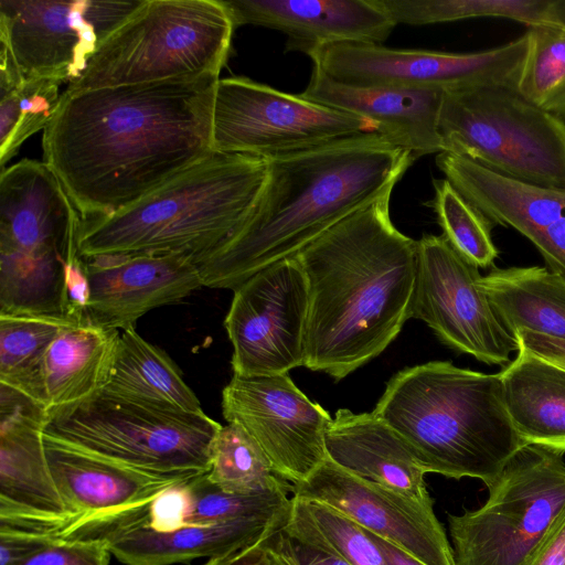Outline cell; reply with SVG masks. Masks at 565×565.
<instances>
[{
  "instance_id": "obj_1",
  "label": "cell",
  "mask_w": 565,
  "mask_h": 565,
  "mask_svg": "<svg viewBox=\"0 0 565 565\" xmlns=\"http://www.w3.org/2000/svg\"><path fill=\"white\" fill-rule=\"evenodd\" d=\"M220 77L65 89L42 137L83 221L141 200L213 152Z\"/></svg>"
},
{
  "instance_id": "obj_2",
  "label": "cell",
  "mask_w": 565,
  "mask_h": 565,
  "mask_svg": "<svg viewBox=\"0 0 565 565\" xmlns=\"http://www.w3.org/2000/svg\"><path fill=\"white\" fill-rule=\"evenodd\" d=\"M392 191L294 256L308 284L305 367L340 381L379 356L409 319L417 241L390 216Z\"/></svg>"
},
{
  "instance_id": "obj_3",
  "label": "cell",
  "mask_w": 565,
  "mask_h": 565,
  "mask_svg": "<svg viewBox=\"0 0 565 565\" xmlns=\"http://www.w3.org/2000/svg\"><path fill=\"white\" fill-rule=\"evenodd\" d=\"M268 177L248 221L196 262L204 287L234 290L296 256L337 223L393 191L414 157L364 134L268 158Z\"/></svg>"
},
{
  "instance_id": "obj_4",
  "label": "cell",
  "mask_w": 565,
  "mask_h": 565,
  "mask_svg": "<svg viewBox=\"0 0 565 565\" xmlns=\"http://www.w3.org/2000/svg\"><path fill=\"white\" fill-rule=\"evenodd\" d=\"M425 472L489 487L524 446L505 408L499 373L430 361L394 374L374 411Z\"/></svg>"
},
{
  "instance_id": "obj_5",
  "label": "cell",
  "mask_w": 565,
  "mask_h": 565,
  "mask_svg": "<svg viewBox=\"0 0 565 565\" xmlns=\"http://www.w3.org/2000/svg\"><path fill=\"white\" fill-rule=\"evenodd\" d=\"M267 177L266 158L213 151L130 206L82 220L79 253H182L198 262L248 221Z\"/></svg>"
},
{
  "instance_id": "obj_6",
  "label": "cell",
  "mask_w": 565,
  "mask_h": 565,
  "mask_svg": "<svg viewBox=\"0 0 565 565\" xmlns=\"http://www.w3.org/2000/svg\"><path fill=\"white\" fill-rule=\"evenodd\" d=\"M287 489L228 493L207 473L178 480L114 514L76 523L74 541L105 542L126 565H173L213 558L267 540L286 522Z\"/></svg>"
},
{
  "instance_id": "obj_7",
  "label": "cell",
  "mask_w": 565,
  "mask_h": 565,
  "mask_svg": "<svg viewBox=\"0 0 565 565\" xmlns=\"http://www.w3.org/2000/svg\"><path fill=\"white\" fill-rule=\"evenodd\" d=\"M82 218L53 170L24 159L0 174V315L66 318L64 271Z\"/></svg>"
},
{
  "instance_id": "obj_8",
  "label": "cell",
  "mask_w": 565,
  "mask_h": 565,
  "mask_svg": "<svg viewBox=\"0 0 565 565\" xmlns=\"http://www.w3.org/2000/svg\"><path fill=\"white\" fill-rule=\"evenodd\" d=\"M234 28L222 0H143L66 89L218 77Z\"/></svg>"
},
{
  "instance_id": "obj_9",
  "label": "cell",
  "mask_w": 565,
  "mask_h": 565,
  "mask_svg": "<svg viewBox=\"0 0 565 565\" xmlns=\"http://www.w3.org/2000/svg\"><path fill=\"white\" fill-rule=\"evenodd\" d=\"M47 414L44 435L161 479L207 473L222 427L204 412L164 409L103 392Z\"/></svg>"
},
{
  "instance_id": "obj_10",
  "label": "cell",
  "mask_w": 565,
  "mask_h": 565,
  "mask_svg": "<svg viewBox=\"0 0 565 565\" xmlns=\"http://www.w3.org/2000/svg\"><path fill=\"white\" fill-rule=\"evenodd\" d=\"M438 130L444 152L522 182L565 189V120L514 88L444 90Z\"/></svg>"
},
{
  "instance_id": "obj_11",
  "label": "cell",
  "mask_w": 565,
  "mask_h": 565,
  "mask_svg": "<svg viewBox=\"0 0 565 565\" xmlns=\"http://www.w3.org/2000/svg\"><path fill=\"white\" fill-rule=\"evenodd\" d=\"M477 510L448 515L456 565H521L565 507L564 452L524 445Z\"/></svg>"
},
{
  "instance_id": "obj_12",
  "label": "cell",
  "mask_w": 565,
  "mask_h": 565,
  "mask_svg": "<svg viewBox=\"0 0 565 565\" xmlns=\"http://www.w3.org/2000/svg\"><path fill=\"white\" fill-rule=\"evenodd\" d=\"M366 118L256 83L218 78L212 109V150L271 158L364 134Z\"/></svg>"
},
{
  "instance_id": "obj_13",
  "label": "cell",
  "mask_w": 565,
  "mask_h": 565,
  "mask_svg": "<svg viewBox=\"0 0 565 565\" xmlns=\"http://www.w3.org/2000/svg\"><path fill=\"white\" fill-rule=\"evenodd\" d=\"M529 50V34L471 53L398 50L382 44L337 42L307 55L315 71L341 84L408 89L518 88ZM518 90V89H516Z\"/></svg>"
},
{
  "instance_id": "obj_14",
  "label": "cell",
  "mask_w": 565,
  "mask_h": 565,
  "mask_svg": "<svg viewBox=\"0 0 565 565\" xmlns=\"http://www.w3.org/2000/svg\"><path fill=\"white\" fill-rule=\"evenodd\" d=\"M143 0H0V60L23 78L70 84Z\"/></svg>"
},
{
  "instance_id": "obj_15",
  "label": "cell",
  "mask_w": 565,
  "mask_h": 565,
  "mask_svg": "<svg viewBox=\"0 0 565 565\" xmlns=\"http://www.w3.org/2000/svg\"><path fill=\"white\" fill-rule=\"evenodd\" d=\"M478 267L444 235L417 241L409 318L424 321L447 347L490 365H507L519 343L480 287Z\"/></svg>"
},
{
  "instance_id": "obj_16",
  "label": "cell",
  "mask_w": 565,
  "mask_h": 565,
  "mask_svg": "<svg viewBox=\"0 0 565 565\" xmlns=\"http://www.w3.org/2000/svg\"><path fill=\"white\" fill-rule=\"evenodd\" d=\"M233 291L224 327L234 375H281L305 366L309 292L297 259L275 263Z\"/></svg>"
},
{
  "instance_id": "obj_17",
  "label": "cell",
  "mask_w": 565,
  "mask_h": 565,
  "mask_svg": "<svg viewBox=\"0 0 565 565\" xmlns=\"http://www.w3.org/2000/svg\"><path fill=\"white\" fill-rule=\"evenodd\" d=\"M47 409L0 384V534L51 537L75 521L49 468Z\"/></svg>"
},
{
  "instance_id": "obj_18",
  "label": "cell",
  "mask_w": 565,
  "mask_h": 565,
  "mask_svg": "<svg viewBox=\"0 0 565 565\" xmlns=\"http://www.w3.org/2000/svg\"><path fill=\"white\" fill-rule=\"evenodd\" d=\"M222 413L256 440L290 484L306 480L328 458L324 439L332 418L288 374L233 375L222 391Z\"/></svg>"
},
{
  "instance_id": "obj_19",
  "label": "cell",
  "mask_w": 565,
  "mask_h": 565,
  "mask_svg": "<svg viewBox=\"0 0 565 565\" xmlns=\"http://www.w3.org/2000/svg\"><path fill=\"white\" fill-rule=\"evenodd\" d=\"M289 492L342 512L425 565H456L434 501L423 502L361 479L329 458L306 480L289 484Z\"/></svg>"
},
{
  "instance_id": "obj_20",
  "label": "cell",
  "mask_w": 565,
  "mask_h": 565,
  "mask_svg": "<svg viewBox=\"0 0 565 565\" xmlns=\"http://www.w3.org/2000/svg\"><path fill=\"white\" fill-rule=\"evenodd\" d=\"M436 164L492 225L519 232L546 267L565 276V189L522 182L446 151L437 154Z\"/></svg>"
},
{
  "instance_id": "obj_21",
  "label": "cell",
  "mask_w": 565,
  "mask_h": 565,
  "mask_svg": "<svg viewBox=\"0 0 565 565\" xmlns=\"http://www.w3.org/2000/svg\"><path fill=\"white\" fill-rule=\"evenodd\" d=\"M90 296L87 318L124 330L148 311L178 302L203 287L192 255L113 254L84 257Z\"/></svg>"
},
{
  "instance_id": "obj_22",
  "label": "cell",
  "mask_w": 565,
  "mask_h": 565,
  "mask_svg": "<svg viewBox=\"0 0 565 565\" xmlns=\"http://www.w3.org/2000/svg\"><path fill=\"white\" fill-rule=\"evenodd\" d=\"M235 26L281 31L287 51L307 54L337 42L382 44L393 21L381 0H222Z\"/></svg>"
},
{
  "instance_id": "obj_23",
  "label": "cell",
  "mask_w": 565,
  "mask_h": 565,
  "mask_svg": "<svg viewBox=\"0 0 565 565\" xmlns=\"http://www.w3.org/2000/svg\"><path fill=\"white\" fill-rule=\"evenodd\" d=\"M443 89L359 87L337 83L312 70L300 94L313 103L374 121L390 143L414 159L444 152L438 130Z\"/></svg>"
},
{
  "instance_id": "obj_24",
  "label": "cell",
  "mask_w": 565,
  "mask_h": 565,
  "mask_svg": "<svg viewBox=\"0 0 565 565\" xmlns=\"http://www.w3.org/2000/svg\"><path fill=\"white\" fill-rule=\"evenodd\" d=\"M324 441L328 458L353 476L423 502L434 501L423 467L401 436L373 412L338 409Z\"/></svg>"
},
{
  "instance_id": "obj_25",
  "label": "cell",
  "mask_w": 565,
  "mask_h": 565,
  "mask_svg": "<svg viewBox=\"0 0 565 565\" xmlns=\"http://www.w3.org/2000/svg\"><path fill=\"white\" fill-rule=\"evenodd\" d=\"M44 447L50 471L75 516L74 523L114 514L182 480L152 477L46 435Z\"/></svg>"
},
{
  "instance_id": "obj_26",
  "label": "cell",
  "mask_w": 565,
  "mask_h": 565,
  "mask_svg": "<svg viewBox=\"0 0 565 565\" xmlns=\"http://www.w3.org/2000/svg\"><path fill=\"white\" fill-rule=\"evenodd\" d=\"M120 330L88 318L72 320L49 345L40 371V404L47 411L88 399L106 386Z\"/></svg>"
},
{
  "instance_id": "obj_27",
  "label": "cell",
  "mask_w": 565,
  "mask_h": 565,
  "mask_svg": "<svg viewBox=\"0 0 565 565\" xmlns=\"http://www.w3.org/2000/svg\"><path fill=\"white\" fill-rule=\"evenodd\" d=\"M500 376L521 441L565 454V370L519 348Z\"/></svg>"
},
{
  "instance_id": "obj_28",
  "label": "cell",
  "mask_w": 565,
  "mask_h": 565,
  "mask_svg": "<svg viewBox=\"0 0 565 565\" xmlns=\"http://www.w3.org/2000/svg\"><path fill=\"white\" fill-rule=\"evenodd\" d=\"M513 335L531 331L565 340V276L543 266L494 268L479 280Z\"/></svg>"
},
{
  "instance_id": "obj_29",
  "label": "cell",
  "mask_w": 565,
  "mask_h": 565,
  "mask_svg": "<svg viewBox=\"0 0 565 565\" xmlns=\"http://www.w3.org/2000/svg\"><path fill=\"white\" fill-rule=\"evenodd\" d=\"M103 393L164 409L203 413L178 366L135 327L120 330L116 358Z\"/></svg>"
},
{
  "instance_id": "obj_30",
  "label": "cell",
  "mask_w": 565,
  "mask_h": 565,
  "mask_svg": "<svg viewBox=\"0 0 565 565\" xmlns=\"http://www.w3.org/2000/svg\"><path fill=\"white\" fill-rule=\"evenodd\" d=\"M60 85L52 79L23 78L0 60L1 171L29 137L50 124L60 104Z\"/></svg>"
},
{
  "instance_id": "obj_31",
  "label": "cell",
  "mask_w": 565,
  "mask_h": 565,
  "mask_svg": "<svg viewBox=\"0 0 565 565\" xmlns=\"http://www.w3.org/2000/svg\"><path fill=\"white\" fill-rule=\"evenodd\" d=\"M68 318L0 315V384L40 403V371L45 352Z\"/></svg>"
},
{
  "instance_id": "obj_32",
  "label": "cell",
  "mask_w": 565,
  "mask_h": 565,
  "mask_svg": "<svg viewBox=\"0 0 565 565\" xmlns=\"http://www.w3.org/2000/svg\"><path fill=\"white\" fill-rule=\"evenodd\" d=\"M207 478L234 494L289 491L290 484L275 472L256 440L234 423L222 426L213 441Z\"/></svg>"
},
{
  "instance_id": "obj_33",
  "label": "cell",
  "mask_w": 565,
  "mask_h": 565,
  "mask_svg": "<svg viewBox=\"0 0 565 565\" xmlns=\"http://www.w3.org/2000/svg\"><path fill=\"white\" fill-rule=\"evenodd\" d=\"M393 21L411 25L502 18L529 28L545 24L550 0H381Z\"/></svg>"
},
{
  "instance_id": "obj_34",
  "label": "cell",
  "mask_w": 565,
  "mask_h": 565,
  "mask_svg": "<svg viewBox=\"0 0 565 565\" xmlns=\"http://www.w3.org/2000/svg\"><path fill=\"white\" fill-rule=\"evenodd\" d=\"M529 50L518 92L565 120V31L552 24L529 28Z\"/></svg>"
},
{
  "instance_id": "obj_35",
  "label": "cell",
  "mask_w": 565,
  "mask_h": 565,
  "mask_svg": "<svg viewBox=\"0 0 565 565\" xmlns=\"http://www.w3.org/2000/svg\"><path fill=\"white\" fill-rule=\"evenodd\" d=\"M433 184L430 205L445 238L476 267L491 266L499 254L491 237L493 225L447 179H434Z\"/></svg>"
},
{
  "instance_id": "obj_36",
  "label": "cell",
  "mask_w": 565,
  "mask_h": 565,
  "mask_svg": "<svg viewBox=\"0 0 565 565\" xmlns=\"http://www.w3.org/2000/svg\"><path fill=\"white\" fill-rule=\"evenodd\" d=\"M274 536L296 565H351L328 543L303 499L291 497L288 518Z\"/></svg>"
},
{
  "instance_id": "obj_37",
  "label": "cell",
  "mask_w": 565,
  "mask_h": 565,
  "mask_svg": "<svg viewBox=\"0 0 565 565\" xmlns=\"http://www.w3.org/2000/svg\"><path fill=\"white\" fill-rule=\"evenodd\" d=\"M307 508L331 547L351 565H386L366 531L342 512L317 501Z\"/></svg>"
},
{
  "instance_id": "obj_38",
  "label": "cell",
  "mask_w": 565,
  "mask_h": 565,
  "mask_svg": "<svg viewBox=\"0 0 565 565\" xmlns=\"http://www.w3.org/2000/svg\"><path fill=\"white\" fill-rule=\"evenodd\" d=\"M110 551L100 541H56L21 565H109Z\"/></svg>"
},
{
  "instance_id": "obj_39",
  "label": "cell",
  "mask_w": 565,
  "mask_h": 565,
  "mask_svg": "<svg viewBox=\"0 0 565 565\" xmlns=\"http://www.w3.org/2000/svg\"><path fill=\"white\" fill-rule=\"evenodd\" d=\"M521 565H565V507Z\"/></svg>"
},
{
  "instance_id": "obj_40",
  "label": "cell",
  "mask_w": 565,
  "mask_h": 565,
  "mask_svg": "<svg viewBox=\"0 0 565 565\" xmlns=\"http://www.w3.org/2000/svg\"><path fill=\"white\" fill-rule=\"evenodd\" d=\"M57 540L20 534H0V565H21Z\"/></svg>"
},
{
  "instance_id": "obj_41",
  "label": "cell",
  "mask_w": 565,
  "mask_h": 565,
  "mask_svg": "<svg viewBox=\"0 0 565 565\" xmlns=\"http://www.w3.org/2000/svg\"><path fill=\"white\" fill-rule=\"evenodd\" d=\"M519 348L565 370V340L545 334L519 331L514 334Z\"/></svg>"
},
{
  "instance_id": "obj_42",
  "label": "cell",
  "mask_w": 565,
  "mask_h": 565,
  "mask_svg": "<svg viewBox=\"0 0 565 565\" xmlns=\"http://www.w3.org/2000/svg\"><path fill=\"white\" fill-rule=\"evenodd\" d=\"M265 541L209 558L202 565H260Z\"/></svg>"
},
{
  "instance_id": "obj_43",
  "label": "cell",
  "mask_w": 565,
  "mask_h": 565,
  "mask_svg": "<svg viewBox=\"0 0 565 565\" xmlns=\"http://www.w3.org/2000/svg\"><path fill=\"white\" fill-rule=\"evenodd\" d=\"M365 530V529H364ZM369 536L377 545L386 565H425L396 545L365 530Z\"/></svg>"
},
{
  "instance_id": "obj_44",
  "label": "cell",
  "mask_w": 565,
  "mask_h": 565,
  "mask_svg": "<svg viewBox=\"0 0 565 565\" xmlns=\"http://www.w3.org/2000/svg\"><path fill=\"white\" fill-rule=\"evenodd\" d=\"M274 534L265 541L264 555L260 565H296L289 555L277 543Z\"/></svg>"
},
{
  "instance_id": "obj_45",
  "label": "cell",
  "mask_w": 565,
  "mask_h": 565,
  "mask_svg": "<svg viewBox=\"0 0 565 565\" xmlns=\"http://www.w3.org/2000/svg\"><path fill=\"white\" fill-rule=\"evenodd\" d=\"M545 23L565 31V0H550L545 13Z\"/></svg>"
}]
</instances>
